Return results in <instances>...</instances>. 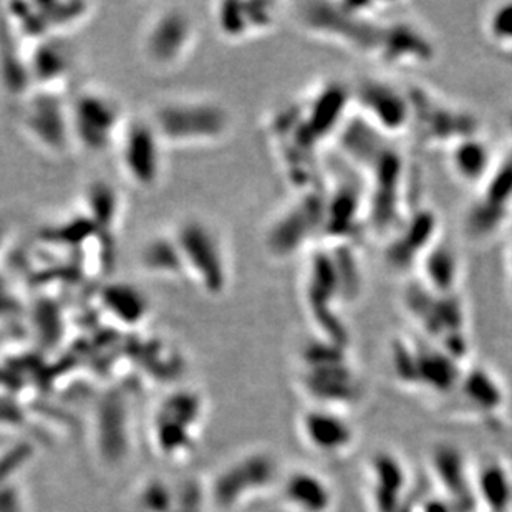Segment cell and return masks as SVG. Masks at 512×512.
Wrapping results in <instances>:
<instances>
[{
	"label": "cell",
	"instance_id": "6da1fadb",
	"mask_svg": "<svg viewBox=\"0 0 512 512\" xmlns=\"http://www.w3.org/2000/svg\"><path fill=\"white\" fill-rule=\"evenodd\" d=\"M357 246L319 244L307 256L302 284L305 312L314 324V335L348 345L342 310L360 299L365 274Z\"/></svg>",
	"mask_w": 512,
	"mask_h": 512
},
{
	"label": "cell",
	"instance_id": "7a4b0ae2",
	"mask_svg": "<svg viewBox=\"0 0 512 512\" xmlns=\"http://www.w3.org/2000/svg\"><path fill=\"white\" fill-rule=\"evenodd\" d=\"M392 7L383 2H304L295 5L292 15L310 37L373 58Z\"/></svg>",
	"mask_w": 512,
	"mask_h": 512
},
{
	"label": "cell",
	"instance_id": "3957f363",
	"mask_svg": "<svg viewBox=\"0 0 512 512\" xmlns=\"http://www.w3.org/2000/svg\"><path fill=\"white\" fill-rule=\"evenodd\" d=\"M297 385L309 403L352 411L362 397V375L348 345L314 335L297 352Z\"/></svg>",
	"mask_w": 512,
	"mask_h": 512
},
{
	"label": "cell",
	"instance_id": "277c9868",
	"mask_svg": "<svg viewBox=\"0 0 512 512\" xmlns=\"http://www.w3.org/2000/svg\"><path fill=\"white\" fill-rule=\"evenodd\" d=\"M168 148H206L228 140L234 116L223 102L208 95L161 98L146 113Z\"/></svg>",
	"mask_w": 512,
	"mask_h": 512
},
{
	"label": "cell",
	"instance_id": "5b68a950",
	"mask_svg": "<svg viewBox=\"0 0 512 512\" xmlns=\"http://www.w3.org/2000/svg\"><path fill=\"white\" fill-rule=\"evenodd\" d=\"M401 307L416 335L443 348L459 362H468L471 327L463 294H438L415 277L403 290Z\"/></svg>",
	"mask_w": 512,
	"mask_h": 512
},
{
	"label": "cell",
	"instance_id": "8992f818",
	"mask_svg": "<svg viewBox=\"0 0 512 512\" xmlns=\"http://www.w3.org/2000/svg\"><path fill=\"white\" fill-rule=\"evenodd\" d=\"M183 262L184 279L219 299L232 282L231 254L223 232L208 218L188 214L171 228Z\"/></svg>",
	"mask_w": 512,
	"mask_h": 512
},
{
	"label": "cell",
	"instance_id": "52a82bcc",
	"mask_svg": "<svg viewBox=\"0 0 512 512\" xmlns=\"http://www.w3.org/2000/svg\"><path fill=\"white\" fill-rule=\"evenodd\" d=\"M388 360L400 387L438 398L455 393L466 367V363L459 362L435 343L421 339L415 332L393 339Z\"/></svg>",
	"mask_w": 512,
	"mask_h": 512
},
{
	"label": "cell",
	"instance_id": "ba28073f",
	"mask_svg": "<svg viewBox=\"0 0 512 512\" xmlns=\"http://www.w3.org/2000/svg\"><path fill=\"white\" fill-rule=\"evenodd\" d=\"M75 150L102 155L115 150L128 113L120 100L98 85H85L68 98Z\"/></svg>",
	"mask_w": 512,
	"mask_h": 512
},
{
	"label": "cell",
	"instance_id": "9c48e42d",
	"mask_svg": "<svg viewBox=\"0 0 512 512\" xmlns=\"http://www.w3.org/2000/svg\"><path fill=\"white\" fill-rule=\"evenodd\" d=\"M411 120L408 135L426 148H445L481 133L478 116L435 90L410 85Z\"/></svg>",
	"mask_w": 512,
	"mask_h": 512
},
{
	"label": "cell",
	"instance_id": "30bf717a",
	"mask_svg": "<svg viewBox=\"0 0 512 512\" xmlns=\"http://www.w3.org/2000/svg\"><path fill=\"white\" fill-rule=\"evenodd\" d=\"M325 181V179H324ZM325 184L304 189L274 216L266 231V251L274 261H287L312 251L324 239Z\"/></svg>",
	"mask_w": 512,
	"mask_h": 512
},
{
	"label": "cell",
	"instance_id": "8fae6325",
	"mask_svg": "<svg viewBox=\"0 0 512 512\" xmlns=\"http://www.w3.org/2000/svg\"><path fill=\"white\" fill-rule=\"evenodd\" d=\"M199 40V27L189 10L166 5L155 10L140 35V55L146 67L173 72L188 62Z\"/></svg>",
	"mask_w": 512,
	"mask_h": 512
},
{
	"label": "cell",
	"instance_id": "7c38bea8",
	"mask_svg": "<svg viewBox=\"0 0 512 512\" xmlns=\"http://www.w3.org/2000/svg\"><path fill=\"white\" fill-rule=\"evenodd\" d=\"M115 151L121 174L133 188L145 193L160 188L166 146L148 115H128Z\"/></svg>",
	"mask_w": 512,
	"mask_h": 512
},
{
	"label": "cell",
	"instance_id": "4fadbf2b",
	"mask_svg": "<svg viewBox=\"0 0 512 512\" xmlns=\"http://www.w3.org/2000/svg\"><path fill=\"white\" fill-rule=\"evenodd\" d=\"M353 112L388 138L408 135L410 90L385 77H365L352 85Z\"/></svg>",
	"mask_w": 512,
	"mask_h": 512
},
{
	"label": "cell",
	"instance_id": "5bb4252c",
	"mask_svg": "<svg viewBox=\"0 0 512 512\" xmlns=\"http://www.w3.org/2000/svg\"><path fill=\"white\" fill-rule=\"evenodd\" d=\"M19 121L25 136L47 155L60 158L75 151L68 98L63 93H32L20 108Z\"/></svg>",
	"mask_w": 512,
	"mask_h": 512
},
{
	"label": "cell",
	"instance_id": "9a60e30c",
	"mask_svg": "<svg viewBox=\"0 0 512 512\" xmlns=\"http://www.w3.org/2000/svg\"><path fill=\"white\" fill-rule=\"evenodd\" d=\"M305 130L320 146L339 138L353 110L352 85L329 78L295 100Z\"/></svg>",
	"mask_w": 512,
	"mask_h": 512
},
{
	"label": "cell",
	"instance_id": "2e32d148",
	"mask_svg": "<svg viewBox=\"0 0 512 512\" xmlns=\"http://www.w3.org/2000/svg\"><path fill=\"white\" fill-rule=\"evenodd\" d=\"M511 208L512 151L499 158L493 173L476 189V199L464 216V231L471 241H489L504 228Z\"/></svg>",
	"mask_w": 512,
	"mask_h": 512
},
{
	"label": "cell",
	"instance_id": "e0dca14e",
	"mask_svg": "<svg viewBox=\"0 0 512 512\" xmlns=\"http://www.w3.org/2000/svg\"><path fill=\"white\" fill-rule=\"evenodd\" d=\"M350 413L330 406L307 405L297 421L300 441L319 458H345L358 443L357 425Z\"/></svg>",
	"mask_w": 512,
	"mask_h": 512
},
{
	"label": "cell",
	"instance_id": "ac0fdd59",
	"mask_svg": "<svg viewBox=\"0 0 512 512\" xmlns=\"http://www.w3.org/2000/svg\"><path fill=\"white\" fill-rule=\"evenodd\" d=\"M438 42L425 25L405 14L388 17L373 60L385 67H423L438 57Z\"/></svg>",
	"mask_w": 512,
	"mask_h": 512
},
{
	"label": "cell",
	"instance_id": "d6986e66",
	"mask_svg": "<svg viewBox=\"0 0 512 512\" xmlns=\"http://www.w3.org/2000/svg\"><path fill=\"white\" fill-rule=\"evenodd\" d=\"M440 219L433 209L413 208L398 228L385 237V262L392 271L416 269L426 252L440 241Z\"/></svg>",
	"mask_w": 512,
	"mask_h": 512
},
{
	"label": "cell",
	"instance_id": "ffe728a7",
	"mask_svg": "<svg viewBox=\"0 0 512 512\" xmlns=\"http://www.w3.org/2000/svg\"><path fill=\"white\" fill-rule=\"evenodd\" d=\"M281 9L276 2H219L213 7L214 29L234 44L261 39L276 29Z\"/></svg>",
	"mask_w": 512,
	"mask_h": 512
},
{
	"label": "cell",
	"instance_id": "44dd1931",
	"mask_svg": "<svg viewBox=\"0 0 512 512\" xmlns=\"http://www.w3.org/2000/svg\"><path fill=\"white\" fill-rule=\"evenodd\" d=\"M276 494L287 512H334L337 503L330 479L310 468L284 469Z\"/></svg>",
	"mask_w": 512,
	"mask_h": 512
},
{
	"label": "cell",
	"instance_id": "7402d4cb",
	"mask_svg": "<svg viewBox=\"0 0 512 512\" xmlns=\"http://www.w3.org/2000/svg\"><path fill=\"white\" fill-rule=\"evenodd\" d=\"M367 496L373 512H398L408 489L405 464L397 456L382 453L367 466Z\"/></svg>",
	"mask_w": 512,
	"mask_h": 512
},
{
	"label": "cell",
	"instance_id": "603a6c76",
	"mask_svg": "<svg viewBox=\"0 0 512 512\" xmlns=\"http://www.w3.org/2000/svg\"><path fill=\"white\" fill-rule=\"evenodd\" d=\"M446 151L451 174L468 188H481L498 163L493 146L483 133L464 138Z\"/></svg>",
	"mask_w": 512,
	"mask_h": 512
},
{
	"label": "cell",
	"instance_id": "cb8c5ba5",
	"mask_svg": "<svg viewBox=\"0 0 512 512\" xmlns=\"http://www.w3.org/2000/svg\"><path fill=\"white\" fill-rule=\"evenodd\" d=\"M418 281L438 294H461L463 257L451 242H436L416 267Z\"/></svg>",
	"mask_w": 512,
	"mask_h": 512
},
{
	"label": "cell",
	"instance_id": "d4e9b609",
	"mask_svg": "<svg viewBox=\"0 0 512 512\" xmlns=\"http://www.w3.org/2000/svg\"><path fill=\"white\" fill-rule=\"evenodd\" d=\"M453 395L471 415L488 416L503 405V383L488 367L466 365Z\"/></svg>",
	"mask_w": 512,
	"mask_h": 512
},
{
	"label": "cell",
	"instance_id": "484cf974",
	"mask_svg": "<svg viewBox=\"0 0 512 512\" xmlns=\"http://www.w3.org/2000/svg\"><path fill=\"white\" fill-rule=\"evenodd\" d=\"M29 73L39 83V90L62 93L73 68L72 55L57 37L42 39L29 60Z\"/></svg>",
	"mask_w": 512,
	"mask_h": 512
},
{
	"label": "cell",
	"instance_id": "4316f807",
	"mask_svg": "<svg viewBox=\"0 0 512 512\" xmlns=\"http://www.w3.org/2000/svg\"><path fill=\"white\" fill-rule=\"evenodd\" d=\"M140 266L146 274L161 279H184L183 262L171 229L146 239L140 251Z\"/></svg>",
	"mask_w": 512,
	"mask_h": 512
},
{
	"label": "cell",
	"instance_id": "83f0119b",
	"mask_svg": "<svg viewBox=\"0 0 512 512\" xmlns=\"http://www.w3.org/2000/svg\"><path fill=\"white\" fill-rule=\"evenodd\" d=\"M102 304L112 312L115 317L123 320H140L148 312V299L143 290L133 284L115 282L105 287L102 292Z\"/></svg>",
	"mask_w": 512,
	"mask_h": 512
},
{
	"label": "cell",
	"instance_id": "f1b7e54d",
	"mask_svg": "<svg viewBox=\"0 0 512 512\" xmlns=\"http://www.w3.org/2000/svg\"><path fill=\"white\" fill-rule=\"evenodd\" d=\"M120 194L112 184L93 183L88 184L85 193V204L88 214H92L93 223L103 228H115L118 226L121 214Z\"/></svg>",
	"mask_w": 512,
	"mask_h": 512
},
{
	"label": "cell",
	"instance_id": "f546056e",
	"mask_svg": "<svg viewBox=\"0 0 512 512\" xmlns=\"http://www.w3.org/2000/svg\"><path fill=\"white\" fill-rule=\"evenodd\" d=\"M483 29L493 44L512 49V2L498 4L486 12Z\"/></svg>",
	"mask_w": 512,
	"mask_h": 512
},
{
	"label": "cell",
	"instance_id": "4dcf8cb0",
	"mask_svg": "<svg viewBox=\"0 0 512 512\" xmlns=\"http://www.w3.org/2000/svg\"><path fill=\"white\" fill-rule=\"evenodd\" d=\"M413 512H459L453 504L448 503L445 498L425 499Z\"/></svg>",
	"mask_w": 512,
	"mask_h": 512
},
{
	"label": "cell",
	"instance_id": "1f68e13d",
	"mask_svg": "<svg viewBox=\"0 0 512 512\" xmlns=\"http://www.w3.org/2000/svg\"><path fill=\"white\" fill-rule=\"evenodd\" d=\"M509 271H511V281H512V249H511V254H509Z\"/></svg>",
	"mask_w": 512,
	"mask_h": 512
},
{
	"label": "cell",
	"instance_id": "d6a6232c",
	"mask_svg": "<svg viewBox=\"0 0 512 512\" xmlns=\"http://www.w3.org/2000/svg\"><path fill=\"white\" fill-rule=\"evenodd\" d=\"M508 123H509V130H511V133H512V110H511V113H509Z\"/></svg>",
	"mask_w": 512,
	"mask_h": 512
}]
</instances>
